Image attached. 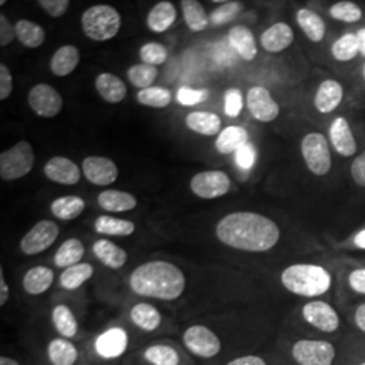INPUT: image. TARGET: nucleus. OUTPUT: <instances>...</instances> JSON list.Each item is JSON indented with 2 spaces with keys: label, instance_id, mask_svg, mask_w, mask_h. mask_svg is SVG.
Wrapping results in <instances>:
<instances>
[{
  "label": "nucleus",
  "instance_id": "f257e3e1",
  "mask_svg": "<svg viewBox=\"0 0 365 365\" xmlns=\"http://www.w3.org/2000/svg\"><path fill=\"white\" fill-rule=\"evenodd\" d=\"M222 244L245 252H267L279 242L280 230L272 220L249 211L226 215L217 225Z\"/></svg>",
  "mask_w": 365,
  "mask_h": 365
},
{
  "label": "nucleus",
  "instance_id": "f03ea898",
  "mask_svg": "<svg viewBox=\"0 0 365 365\" xmlns=\"http://www.w3.org/2000/svg\"><path fill=\"white\" fill-rule=\"evenodd\" d=\"M130 287L143 297L175 300L184 292L185 276L180 268L170 262L149 261L131 274Z\"/></svg>",
  "mask_w": 365,
  "mask_h": 365
},
{
  "label": "nucleus",
  "instance_id": "7ed1b4c3",
  "mask_svg": "<svg viewBox=\"0 0 365 365\" xmlns=\"http://www.w3.org/2000/svg\"><path fill=\"white\" fill-rule=\"evenodd\" d=\"M282 283L300 297H319L327 292L331 277L325 268L313 264H295L282 274Z\"/></svg>",
  "mask_w": 365,
  "mask_h": 365
},
{
  "label": "nucleus",
  "instance_id": "20e7f679",
  "mask_svg": "<svg viewBox=\"0 0 365 365\" xmlns=\"http://www.w3.org/2000/svg\"><path fill=\"white\" fill-rule=\"evenodd\" d=\"M122 25L120 14L108 4H96L87 9L81 15V27L84 34L96 42L114 38Z\"/></svg>",
  "mask_w": 365,
  "mask_h": 365
},
{
  "label": "nucleus",
  "instance_id": "39448f33",
  "mask_svg": "<svg viewBox=\"0 0 365 365\" xmlns=\"http://www.w3.org/2000/svg\"><path fill=\"white\" fill-rule=\"evenodd\" d=\"M36 155L33 146L27 141H21L0 155V178L11 182L22 179L34 167Z\"/></svg>",
  "mask_w": 365,
  "mask_h": 365
},
{
  "label": "nucleus",
  "instance_id": "423d86ee",
  "mask_svg": "<svg viewBox=\"0 0 365 365\" xmlns=\"http://www.w3.org/2000/svg\"><path fill=\"white\" fill-rule=\"evenodd\" d=\"M300 149L307 168L317 176H325L331 168L327 138L321 133H310L303 138Z\"/></svg>",
  "mask_w": 365,
  "mask_h": 365
},
{
  "label": "nucleus",
  "instance_id": "0eeeda50",
  "mask_svg": "<svg viewBox=\"0 0 365 365\" xmlns=\"http://www.w3.org/2000/svg\"><path fill=\"white\" fill-rule=\"evenodd\" d=\"M292 356L300 365H331L336 349L327 341L300 339L292 348Z\"/></svg>",
  "mask_w": 365,
  "mask_h": 365
},
{
  "label": "nucleus",
  "instance_id": "6e6552de",
  "mask_svg": "<svg viewBox=\"0 0 365 365\" xmlns=\"http://www.w3.org/2000/svg\"><path fill=\"white\" fill-rule=\"evenodd\" d=\"M27 103L38 117L54 118L61 113L64 101L60 92L52 86L41 83L29 92Z\"/></svg>",
  "mask_w": 365,
  "mask_h": 365
},
{
  "label": "nucleus",
  "instance_id": "1a4fd4ad",
  "mask_svg": "<svg viewBox=\"0 0 365 365\" xmlns=\"http://www.w3.org/2000/svg\"><path fill=\"white\" fill-rule=\"evenodd\" d=\"M230 185V178L222 170L199 172L190 182L191 191L202 199H215L226 195Z\"/></svg>",
  "mask_w": 365,
  "mask_h": 365
},
{
  "label": "nucleus",
  "instance_id": "9d476101",
  "mask_svg": "<svg viewBox=\"0 0 365 365\" xmlns=\"http://www.w3.org/2000/svg\"><path fill=\"white\" fill-rule=\"evenodd\" d=\"M58 235H60V229L56 222L48 221V220L39 221L21 240V250L27 256L42 253L52 247Z\"/></svg>",
  "mask_w": 365,
  "mask_h": 365
},
{
  "label": "nucleus",
  "instance_id": "9b49d317",
  "mask_svg": "<svg viewBox=\"0 0 365 365\" xmlns=\"http://www.w3.org/2000/svg\"><path fill=\"white\" fill-rule=\"evenodd\" d=\"M184 345L196 356L210 359L217 356L221 351V341L211 331L209 327L195 325L187 329L184 333Z\"/></svg>",
  "mask_w": 365,
  "mask_h": 365
},
{
  "label": "nucleus",
  "instance_id": "f8f14e48",
  "mask_svg": "<svg viewBox=\"0 0 365 365\" xmlns=\"http://www.w3.org/2000/svg\"><path fill=\"white\" fill-rule=\"evenodd\" d=\"M83 173L88 182L106 187L115 182L119 175L117 164L103 156H90L83 161Z\"/></svg>",
  "mask_w": 365,
  "mask_h": 365
},
{
  "label": "nucleus",
  "instance_id": "ddd939ff",
  "mask_svg": "<svg viewBox=\"0 0 365 365\" xmlns=\"http://www.w3.org/2000/svg\"><path fill=\"white\" fill-rule=\"evenodd\" d=\"M303 318L321 331L331 333L339 327V318L336 310L321 300H314L303 307Z\"/></svg>",
  "mask_w": 365,
  "mask_h": 365
},
{
  "label": "nucleus",
  "instance_id": "4468645a",
  "mask_svg": "<svg viewBox=\"0 0 365 365\" xmlns=\"http://www.w3.org/2000/svg\"><path fill=\"white\" fill-rule=\"evenodd\" d=\"M247 106L250 114L260 122H272L280 113L279 105L264 87H253L249 90Z\"/></svg>",
  "mask_w": 365,
  "mask_h": 365
},
{
  "label": "nucleus",
  "instance_id": "2eb2a0df",
  "mask_svg": "<svg viewBox=\"0 0 365 365\" xmlns=\"http://www.w3.org/2000/svg\"><path fill=\"white\" fill-rule=\"evenodd\" d=\"M43 172L51 182L63 185H75L81 176L78 164L64 156L52 157L46 163Z\"/></svg>",
  "mask_w": 365,
  "mask_h": 365
},
{
  "label": "nucleus",
  "instance_id": "dca6fc26",
  "mask_svg": "<svg viewBox=\"0 0 365 365\" xmlns=\"http://www.w3.org/2000/svg\"><path fill=\"white\" fill-rule=\"evenodd\" d=\"M95 349L105 359H115L128 349V334L123 329L114 327L99 336L95 342Z\"/></svg>",
  "mask_w": 365,
  "mask_h": 365
},
{
  "label": "nucleus",
  "instance_id": "f3484780",
  "mask_svg": "<svg viewBox=\"0 0 365 365\" xmlns=\"http://www.w3.org/2000/svg\"><path fill=\"white\" fill-rule=\"evenodd\" d=\"M329 133H330L331 144L341 156L351 157L356 153L357 150L356 140L353 137L349 123L346 122L345 118H336L330 126Z\"/></svg>",
  "mask_w": 365,
  "mask_h": 365
},
{
  "label": "nucleus",
  "instance_id": "a211bd4d",
  "mask_svg": "<svg viewBox=\"0 0 365 365\" xmlns=\"http://www.w3.org/2000/svg\"><path fill=\"white\" fill-rule=\"evenodd\" d=\"M95 88L101 98L108 103H119L128 95V87L125 81L114 73H101L95 80Z\"/></svg>",
  "mask_w": 365,
  "mask_h": 365
},
{
  "label": "nucleus",
  "instance_id": "6ab92c4d",
  "mask_svg": "<svg viewBox=\"0 0 365 365\" xmlns=\"http://www.w3.org/2000/svg\"><path fill=\"white\" fill-rule=\"evenodd\" d=\"M294 31L287 24H276L261 36L262 48L269 53H280L294 42Z\"/></svg>",
  "mask_w": 365,
  "mask_h": 365
},
{
  "label": "nucleus",
  "instance_id": "aec40b11",
  "mask_svg": "<svg viewBox=\"0 0 365 365\" xmlns=\"http://www.w3.org/2000/svg\"><path fill=\"white\" fill-rule=\"evenodd\" d=\"M344 96V90L336 80H325L315 95V107L319 113L327 114L339 107Z\"/></svg>",
  "mask_w": 365,
  "mask_h": 365
},
{
  "label": "nucleus",
  "instance_id": "412c9836",
  "mask_svg": "<svg viewBox=\"0 0 365 365\" xmlns=\"http://www.w3.org/2000/svg\"><path fill=\"white\" fill-rule=\"evenodd\" d=\"M92 252L98 260L111 269L122 268L128 261L126 250L108 240H98L92 247Z\"/></svg>",
  "mask_w": 365,
  "mask_h": 365
},
{
  "label": "nucleus",
  "instance_id": "4be33fe9",
  "mask_svg": "<svg viewBox=\"0 0 365 365\" xmlns=\"http://www.w3.org/2000/svg\"><path fill=\"white\" fill-rule=\"evenodd\" d=\"M80 63V51L75 45H64L58 48L51 60V69L58 78L71 75Z\"/></svg>",
  "mask_w": 365,
  "mask_h": 365
},
{
  "label": "nucleus",
  "instance_id": "5701e85b",
  "mask_svg": "<svg viewBox=\"0 0 365 365\" xmlns=\"http://www.w3.org/2000/svg\"><path fill=\"white\" fill-rule=\"evenodd\" d=\"M178 16V10L170 1H158L149 11L146 24L153 33H164L170 29Z\"/></svg>",
  "mask_w": 365,
  "mask_h": 365
},
{
  "label": "nucleus",
  "instance_id": "b1692460",
  "mask_svg": "<svg viewBox=\"0 0 365 365\" xmlns=\"http://www.w3.org/2000/svg\"><path fill=\"white\" fill-rule=\"evenodd\" d=\"M98 203L105 211L126 212L137 207L135 196L119 190H106L98 196Z\"/></svg>",
  "mask_w": 365,
  "mask_h": 365
},
{
  "label": "nucleus",
  "instance_id": "393cba45",
  "mask_svg": "<svg viewBox=\"0 0 365 365\" xmlns=\"http://www.w3.org/2000/svg\"><path fill=\"white\" fill-rule=\"evenodd\" d=\"M229 42L245 61H252L257 56V46L253 33L248 27L235 26L229 31Z\"/></svg>",
  "mask_w": 365,
  "mask_h": 365
},
{
  "label": "nucleus",
  "instance_id": "a878e982",
  "mask_svg": "<svg viewBox=\"0 0 365 365\" xmlns=\"http://www.w3.org/2000/svg\"><path fill=\"white\" fill-rule=\"evenodd\" d=\"M249 144L248 131L241 126H229L220 133L215 148L222 155H232Z\"/></svg>",
  "mask_w": 365,
  "mask_h": 365
},
{
  "label": "nucleus",
  "instance_id": "bb28decb",
  "mask_svg": "<svg viewBox=\"0 0 365 365\" xmlns=\"http://www.w3.org/2000/svg\"><path fill=\"white\" fill-rule=\"evenodd\" d=\"M221 118L214 113L195 111L185 118V125L190 130L195 131L200 135L211 137L221 130Z\"/></svg>",
  "mask_w": 365,
  "mask_h": 365
},
{
  "label": "nucleus",
  "instance_id": "cd10ccee",
  "mask_svg": "<svg viewBox=\"0 0 365 365\" xmlns=\"http://www.w3.org/2000/svg\"><path fill=\"white\" fill-rule=\"evenodd\" d=\"M54 274L48 267H34L24 277V288L30 295H41L52 287Z\"/></svg>",
  "mask_w": 365,
  "mask_h": 365
},
{
  "label": "nucleus",
  "instance_id": "c85d7f7f",
  "mask_svg": "<svg viewBox=\"0 0 365 365\" xmlns=\"http://www.w3.org/2000/svg\"><path fill=\"white\" fill-rule=\"evenodd\" d=\"M86 209V202L80 196H61L54 199L51 205L53 215L61 221L76 220Z\"/></svg>",
  "mask_w": 365,
  "mask_h": 365
},
{
  "label": "nucleus",
  "instance_id": "c756f323",
  "mask_svg": "<svg viewBox=\"0 0 365 365\" xmlns=\"http://www.w3.org/2000/svg\"><path fill=\"white\" fill-rule=\"evenodd\" d=\"M297 22L310 41L321 42L325 37V33H327L325 22L318 14L314 13L313 10L300 9L297 14Z\"/></svg>",
  "mask_w": 365,
  "mask_h": 365
},
{
  "label": "nucleus",
  "instance_id": "7c9ffc66",
  "mask_svg": "<svg viewBox=\"0 0 365 365\" xmlns=\"http://www.w3.org/2000/svg\"><path fill=\"white\" fill-rule=\"evenodd\" d=\"M15 31L18 41L29 49H37L46 39V33L42 26L27 19L18 21L15 24Z\"/></svg>",
  "mask_w": 365,
  "mask_h": 365
},
{
  "label": "nucleus",
  "instance_id": "2f4dec72",
  "mask_svg": "<svg viewBox=\"0 0 365 365\" xmlns=\"http://www.w3.org/2000/svg\"><path fill=\"white\" fill-rule=\"evenodd\" d=\"M84 245L78 238H69L57 249L54 256V264L58 268H69L80 264L84 256Z\"/></svg>",
  "mask_w": 365,
  "mask_h": 365
},
{
  "label": "nucleus",
  "instance_id": "473e14b6",
  "mask_svg": "<svg viewBox=\"0 0 365 365\" xmlns=\"http://www.w3.org/2000/svg\"><path fill=\"white\" fill-rule=\"evenodd\" d=\"M182 6V16L192 31H203L206 27L209 26L210 15L205 11L203 6L196 1V0H182L180 1Z\"/></svg>",
  "mask_w": 365,
  "mask_h": 365
},
{
  "label": "nucleus",
  "instance_id": "72a5a7b5",
  "mask_svg": "<svg viewBox=\"0 0 365 365\" xmlns=\"http://www.w3.org/2000/svg\"><path fill=\"white\" fill-rule=\"evenodd\" d=\"M93 227L99 235H115V237H128L133 235L135 230V226L133 222L119 220L110 215L98 217Z\"/></svg>",
  "mask_w": 365,
  "mask_h": 365
},
{
  "label": "nucleus",
  "instance_id": "f704fd0d",
  "mask_svg": "<svg viewBox=\"0 0 365 365\" xmlns=\"http://www.w3.org/2000/svg\"><path fill=\"white\" fill-rule=\"evenodd\" d=\"M131 321L145 331H153L161 324V315L155 306L138 303L131 309Z\"/></svg>",
  "mask_w": 365,
  "mask_h": 365
},
{
  "label": "nucleus",
  "instance_id": "c9c22d12",
  "mask_svg": "<svg viewBox=\"0 0 365 365\" xmlns=\"http://www.w3.org/2000/svg\"><path fill=\"white\" fill-rule=\"evenodd\" d=\"M92 274H93V267L91 264L80 262L78 265L66 268L60 277V286L68 291L78 289L88 279H91Z\"/></svg>",
  "mask_w": 365,
  "mask_h": 365
},
{
  "label": "nucleus",
  "instance_id": "e433bc0d",
  "mask_svg": "<svg viewBox=\"0 0 365 365\" xmlns=\"http://www.w3.org/2000/svg\"><path fill=\"white\" fill-rule=\"evenodd\" d=\"M48 354L53 365H73L78 360L75 345L63 339H53L48 346Z\"/></svg>",
  "mask_w": 365,
  "mask_h": 365
},
{
  "label": "nucleus",
  "instance_id": "4c0bfd02",
  "mask_svg": "<svg viewBox=\"0 0 365 365\" xmlns=\"http://www.w3.org/2000/svg\"><path fill=\"white\" fill-rule=\"evenodd\" d=\"M53 324L57 331L66 339H72L78 333V321L69 307L64 304L56 306L52 314Z\"/></svg>",
  "mask_w": 365,
  "mask_h": 365
},
{
  "label": "nucleus",
  "instance_id": "58836bf2",
  "mask_svg": "<svg viewBox=\"0 0 365 365\" xmlns=\"http://www.w3.org/2000/svg\"><path fill=\"white\" fill-rule=\"evenodd\" d=\"M137 101L140 105L153 108H165L172 102V93L170 90L163 87H149L137 93Z\"/></svg>",
  "mask_w": 365,
  "mask_h": 365
},
{
  "label": "nucleus",
  "instance_id": "ea45409f",
  "mask_svg": "<svg viewBox=\"0 0 365 365\" xmlns=\"http://www.w3.org/2000/svg\"><path fill=\"white\" fill-rule=\"evenodd\" d=\"M158 71L156 66H148V64H135L128 69V78L131 84L137 88H149L153 87V81L156 80Z\"/></svg>",
  "mask_w": 365,
  "mask_h": 365
},
{
  "label": "nucleus",
  "instance_id": "a19ab883",
  "mask_svg": "<svg viewBox=\"0 0 365 365\" xmlns=\"http://www.w3.org/2000/svg\"><path fill=\"white\" fill-rule=\"evenodd\" d=\"M360 52V41L357 34H346L337 39L331 46V53L339 61H349L353 60L357 53Z\"/></svg>",
  "mask_w": 365,
  "mask_h": 365
},
{
  "label": "nucleus",
  "instance_id": "79ce46f5",
  "mask_svg": "<svg viewBox=\"0 0 365 365\" xmlns=\"http://www.w3.org/2000/svg\"><path fill=\"white\" fill-rule=\"evenodd\" d=\"M144 357L153 365H179V353L170 345H152L144 353Z\"/></svg>",
  "mask_w": 365,
  "mask_h": 365
},
{
  "label": "nucleus",
  "instance_id": "37998d69",
  "mask_svg": "<svg viewBox=\"0 0 365 365\" xmlns=\"http://www.w3.org/2000/svg\"><path fill=\"white\" fill-rule=\"evenodd\" d=\"M329 13L331 15V18H334L337 21L346 22V24L359 22L361 19V16H363L361 9L356 3H353V1H339V3H336L334 6H331Z\"/></svg>",
  "mask_w": 365,
  "mask_h": 365
},
{
  "label": "nucleus",
  "instance_id": "c03bdc74",
  "mask_svg": "<svg viewBox=\"0 0 365 365\" xmlns=\"http://www.w3.org/2000/svg\"><path fill=\"white\" fill-rule=\"evenodd\" d=\"M140 57L148 66H157L164 64L168 58V51L158 42H148L140 49Z\"/></svg>",
  "mask_w": 365,
  "mask_h": 365
},
{
  "label": "nucleus",
  "instance_id": "a18cd8bd",
  "mask_svg": "<svg viewBox=\"0 0 365 365\" xmlns=\"http://www.w3.org/2000/svg\"><path fill=\"white\" fill-rule=\"evenodd\" d=\"M241 9H242L241 3H238V1H226L210 14V22L214 26H221L225 24H229L238 15Z\"/></svg>",
  "mask_w": 365,
  "mask_h": 365
},
{
  "label": "nucleus",
  "instance_id": "49530a36",
  "mask_svg": "<svg viewBox=\"0 0 365 365\" xmlns=\"http://www.w3.org/2000/svg\"><path fill=\"white\" fill-rule=\"evenodd\" d=\"M209 98L207 90H192L190 87L179 88L176 99L182 106H196Z\"/></svg>",
  "mask_w": 365,
  "mask_h": 365
},
{
  "label": "nucleus",
  "instance_id": "de8ad7c7",
  "mask_svg": "<svg viewBox=\"0 0 365 365\" xmlns=\"http://www.w3.org/2000/svg\"><path fill=\"white\" fill-rule=\"evenodd\" d=\"M244 106L242 93L237 88H230L225 93V114L229 118H237L240 115Z\"/></svg>",
  "mask_w": 365,
  "mask_h": 365
},
{
  "label": "nucleus",
  "instance_id": "09e8293b",
  "mask_svg": "<svg viewBox=\"0 0 365 365\" xmlns=\"http://www.w3.org/2000/svg\"><path fill=\"white\" fill-rule=\"evenodd\" d=\"M235 163L242 170H250L256 163V149L253 145L247 144L235 152Z\"/></svg>",
  "mask_w": 365,
  "mask_h": 365
},
{
  "label": "nucleus",
  "instance_id": "8fccbe9b",
  "mask_svg": "<svg viewBox=\"0 0 365 365\" xmlns=\"http://www.w3.org/2000/svg\"><path fill=\"white\" fill-rule=\"evenodd\" d=\"M38 4L52 18L63 16L71 6L69 0H39Z\"/></svg>",
  "mask_w": 365,
  "mask_h": 365
},
{
  "label": "nucleus",
  "instance_id": "3c124183",
  "mask_svg": "<svg viewBox=\"0 0 365 365\" xmlns=\"http://www.w3.org/2000/svg\"><path fill=\"white\" fill-rule=\"evenodd\" d=\"M16 38L15 25H13L6 15H0V46L4 48Z\"/></svg>",
  "mask_w": 365,
  "mask_h": 365
},
{
  "label": "nucleus",
  "instance_id": "603ef678",
  "mask_svg": "<svg viewBox=\"0 0 365 365\" xmlns=\"http://www.w3.org/2000/svg\"><path fill=\"white\" fill-rule=\"evenodd\" d=\"M14 80L10 69L0 64V101H6L13 92Z\"/></svg>",
  "mask_w": 365,
  "mask_h": 365
},
{
  "label": "nucleus",
  "instance_id": "864d4df0",
  "mask_svg": "<svg viewBox=\"0 0 365 365\" xmlns=\"http://www.w3.org/2000/svg\"><path fill=\"white\" fill-rule=\"evenodd\" d=\"M353 180L360 187H365V150L353 161L351 167Z\"/></svg>",
  "mask_w": 365,
  "mask_h": 365
},
{
  "label": "nucleus",
  "instance_id": "5fc2aeb1",
  "mask_svg": "<svg viewBox=\"0 0 365 365\" xmlns=\"http://www.w3.org/2000/svg\"><path fill=\"white\" fill-rule=\"evenodd\" d=\"M349 284L356 292L365 294V268L353 271L349 276Z\"/></svg>",
  "mask_w": 365,
  "mask_h": 365
},
{
  "label": "nucleus",
  "instance_id": "6e6d98bb",
  "mask_svg": "<svg viewBox=\"0 0 365 365\" xmlns=\"http://www.w3.org/2000/svg\"><path fill=\"white\" fill-rule=\"evenodd\" d=\"M227 365H267L265 361L257 357V356H244L240 359H235L233 361H230Z\"/></svg>",
  "mask_w": 365,
  "mask_h": 365
},
{
  "label": "nucleus",
  "instance_id": "4d7b16f0",
  "mask_svg": "<svg viewBox=\"0 0 365 365\" xmlns=\"http://www.w3.org/2000/svg\"><path fill=\"white\" fill-rule=\"evenodd\" d=\"M9 300V286L4 280L3 269H0V306H4Z\"/></svg>",
  "mask_w": 365,
  "mask_h": 365
},
{
  "label": "nucleus",
  "instance_id": "13d9d810",
  "mask_svg": "<svg viewBox=\"0 0 365 365\" xmlns=\"http://www.w3.org/2000/svg\"><path fill=\"white\" fill-rule=\"evenodd\" d=\"M354 321H356V325L359 327V329L365 333V303L357 309L356 315H354Z\"/></svg>",
  "mask_w": 365,
  "mask_h": 365
},
{
  "label": "nucleus",
  "instance_id": "bf43d9fd",
  "mask_svg": "<svg viewBox=\"0 0 365 365\" xmlns=\"http://www.w3.org/2000/svg\"><path fill=\"white\" fill-rule=\"evenodd\" d=\"M354 244L359 248L365 249V229L361 230L360 233H357V235L354 237Z\"/></svg>",
  "mask_w": 365,
  "mask_h": 365
},
{
  "label": "nucleus",
  "instance_id": "052dcab7",
  "mask_svg": "<svg viewBox=\"0 0 365 365\" xmlns=\"http://www.w3.org/2000/svg\"><path fill=\"white\" fill-rule=\"evenodd\" d=\"M0 365H19L15 360L13 359H10V357H4V356H1L0 357Z\"/></svg>",
  "mask_w": 365,
  "mask_h": 365
},
{
  "label": "nucleus",
  "instance_id": "680f3d73",
  "mask_svg": "<svg viewBox=\"0 0 365 365\" xmlns=\"http://www.w3.org/2000/svg\"><path fill=\"white\" fill-rule=\"evenodd\" d=\"M357 38L360 41V48H361L363 45H365V29L360 30V31L357 33Z\"/></svg>",
  "mask_w": 365,
  "mask_h": 365
},
{
  "label": "nucleus",
  "instance_id": "e2e57ef3",
  "mask_svg": "<svg viewBox=\"0 0 365 365\" xmlns=\"http://www.w3.org/2000/svg\"><path fill=\"white\" fill-rule=\"evenodd\" d=\"M360 51H361V52H363V54H364L365 56V45H363V46L360 48Z\"/></svg>",
  "mask_w": 365,
  "mask_h": 365
},
{
  "label": "nucleus",
  "instance_id": "0e129e2a",
  "mask_svg": "<svg viewBox=\"0 0 365 365\" xmlns=\"http://www.w3.org/2000/svg\"><path fill=\"white\" fill-rule=\"evenodd\" d=\"M364 76H365V66H364Z\"/></svg>",
  "mask_w": 365,
  "mask_h": 365
},
{
  "label": "nucleus",
  "instance_id": "69168bd1",
  "mask_svg": "<svg viewBox=\"0 0 365 365\" xmlns=\"http://www.w3.org/2000/svg\"><path fill=\"white\" fill-rule=\"evenodd\" d=\"M360 365H365V363H363V364H360Z\"/></svg>",
  "mask_w": 365,
  "mask_h": 365
}]
</instances>
